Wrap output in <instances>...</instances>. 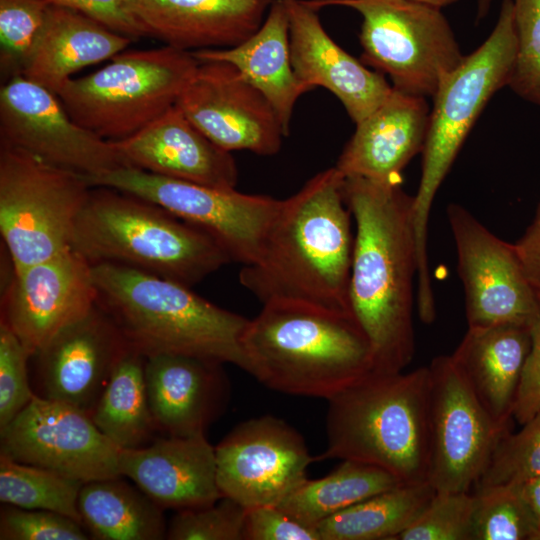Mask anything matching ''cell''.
<instances>
[{"mask_svg":"<svg viewBox=\"0 0 540 540\" xmlns=\"http://www.w3.org/2000/svg\"><path fill=\"white\" fill-rule=\"evenodd\" d=\"M344 196L356 226L350 310L369 340L372 371L401 372L415 353L413 196L400 182L361 177L345 178Z\"/></svg>","mask_w":540,"mask_h":540,"instance_id":"obj_1","label":"cell"},{"mask_svg":"<svg viewBox=\"0 0 540 540\" xmlns=\"http://www.w3.org/2000/svg\"><path fill=\"white\" fill-rule=\"evenodd\" d=\"M344 182L334 166L282 200L258 259L239 273L262 304L289 300L351 312L355 235Z\"/></svg>","mask_w":540,"mask_h":540,"instance_id":"obj_2","label":"cell"},{"mask_svg":"<svg viewBox=\"0 0 540 540\" xmlns=\"http://www.w3.org/2000/svg\"><path fill=\"white\" fill-rule=\"evenodd\" d=\"M242 338L243 370L289 395L330 400L373 370L371 346L350 311L275 300Z\"/></svg>","mask_w":540,"mask_h":540,"instance_id":"obj_3","label":"cell"},{"mask_svg":"<svg viewBox=\"0 0 540 540\" xmlns=\"http://www.w3.org/2000/svg\"><path fill=\"white\" fill-rule=\"evenodd\" d=\"M97 304L127 344L144 357L179 354L244 367L249 319L202 298L191 287L127 266L92 265Z\"/></svg>","mask_w":540,"mask_h":540,"instance_id":"obj_4","label":"cell"},{"mask_svg":"<svg viewBox=\"0 0 540 540\" xmlns=\"http://www.w3.org/2000/svg\"><path fill=\"white\" fill-rule=\"evenodd\" d=\"M430 372L371 371L328 400L321 459L353 460L406 484L428 482Z\"/></svg>","mask_w":540,"mask_h":540,"instance_id":"obj_5","label":"cell"},{"mask_svg":"<svg viewBox=\"0 0 540 540\" xmlns=\"http://www.w3.org/2000/svg\"><path fill=\"white\" fill-rule=\"evenodd\" d=\"M71 248L91 265L127 266L189 287L232 262L198 227L150 201L103 186L92 187Z\"/></svg>","mask_w":540,"mask_h":540,"instance_id":"obj_6","label":"cell"},{"mask_svg":"<svg viewBox=\"0 0 540 540\" xmlns=\"http://www.w3.org/2000/svg\"><path fill=\"white\" fill-rule=\"evenodd\" d=\"M517 58L513 0H503L488 38L450 72L433 96L421 177L413 196L417 281L431 283L427 252L428 222L438 189L480 113L501 88L508 86Z\"/></svg>","mask_w":540,"mask_h":540,"instance_id":"obj_7","label":"cell"},{"mask_svg":"<svg viewBox=\"0 0 540 540\" xmlns=\"http://www.w3.org/2000/svg\"><path fill=\"white\" fill-rule=\"evenodd\" d=\"M57 94L69 116L103 139L130 137L174 106L195 75L192 52L165 45L122 51Z\"/></svg>","mask_w":540,"mask_h":540,"instance_id":"obj_8","label":"cell"},{"mask_svg":"<svg viewBox=\"0 0 540 540\" xmlns=\"http://www.w3.org/2000/svg\"><path fill=\"white\" fill-rule=\"evenodd\" d=\"M91 189L84 174L0 144V233L14 271L71 248Z\"/></svg>","mask_w":540,"mask_h":540,"instance_id":"obj_9","label":"cell"},{"mask_svg":"<svg viewBox=\"0 0 540 540\" xmlns=\"http://www.w3.org/2000/svg\"><path fill=\"white\" fill-rule=\"evenodd\" d=\"M320 10L342 6L362 17V62L387 75L394 89L433 97L463 60L455 34L441 12L415 0H307Z\"/></svg>","mask_w":540,"mask_h":540,"instance_id":"obj_10","label":"cell"},{"mask_svg":"<svg viewBox=\"0 0 540 540\" xmlns=\"http://www.w3.org/2000/svg\"><path fill=\"white\" fill-rule=\"evenodd\" d=\"M92 187L113 188L167 210L209 234L232 262L253 264L259 257L282 200L120 167L87 177Z\"/></svg>","mask_w":540,"mask_h":540,"instance_id":"obj_11","label":"cell"},{"mask_svg":"<svg viewBox=\"0 0 540 540\" xmlns=\"http://www.w3.org/2000/svg\"><path fill=\"white\" fill-rule=\"evenodd\" d=\"M447 217L465 293L468 328L502 324L532 327L540 297L514 244L500 239L467 209L450 204Z\"/></svg>","mask_w":540,"mask_h":540,"instance_id":"obj_12","label":"cell"},{"mask_svg":"<svg viewBox=\"0 0 540 540\" xmlns=\"http://www.w3.org/2000/svg\"><path fill=\"white\" fill-rule=\"evenodd\" d=\"M429 367L430 463L428 482L435 491H471L501 438L450 355Z\"/></svg>","mask_w":540,"mask_h":540,"instance_id":"obj_13","label":"cell"},{"mask_svg":"<svg viewBox=\"0 0 540 540\" xmlns=\"http://www.w3.org/2000/svg\"><path fill=\"white\" fill-rule=\"evenodd\" d=\"M1 452L82 483L120 477L119 453L91 415L34 394L3 429Z\"/></svg>","mask_w":540,"mask_h":540,"instance_id":"obj_14","label":"cell"},{"mask_svg":"<svg viewBox=\"0 0 540 540\" xmlns=\"http://www.w3.org/2000/svg\"><path fill=\"white\" fill-rule=\"evenodd\" d=\"M0 144L87 177L127 167L111 141L77 124L56 94L23 75L1 86Z\"/></svg>","mask_w":540,"mask_h":540,"instance_id":"obj_15","label":"cell"},{"mask_svg":"<svg viewBox=\"0 0 540 540\" xmlns=\"http://www.w3.org/2000/svg\"><path fill=\"white\" fill-rule=\"evenodd\" d=\"M222 497L248 509L278 505L317 460L302 435L284 420L265 415L237 425L215 447Z\"/></svg>","mask_w":540,"mask_h":540,"instance_id":"obj_16","label":"cell"},{"mask_svg":"<svg viewBox=\"0 0 540 540\" xmlns=\"http://www.w3.org/2000/svg\"><path fill=\"white\" fill-rule=\"evenodd\" d=\"M92 265L69 248L18 271L5 282L1 320L34 356L59 331L97 304Z\"/></svg>","mask_w":540,"mask_h":540,"instance_id":"obj_17","label":"cell"},{"mask_svg":"<svg viewBox=\"0 0 540 540\" xmlns=\"http://www.w3.org/2000/svg\"><path fill=\"white\" fill-rule=\"evenodd\" d=\"M185 117L222 149L261 156L279 152L287 136L266 97L232 64L200 62L175 104Z\"/></svg>","mask_w":540,"mask_h":540,"instance_id":"obj_18","label":"cell"},{"mask_svg":"<svg viewBox=\"0 0 540 540\" xmlns=\"http://www.w3.org/2000/svg\"><path fill=\"white\" fill-rule=\"evenodd\" d=\"M129 345L98 305L59 331L38 353L45 398L93 412L110 375Z\"/></svg>","mask_w":540,"mask_h":540,"instance_id":"obj_19","label":"cell"},{"mask_svg":"<svg viewBox=\"0 0 540 540\" xmlns=\"http://www.w3.org/2000/svg\"><path fill=\"white\" fill-rule=\"evenodd\" d=\"M289 18L291 63L297 79L309 91L323 87L359 123L389 95L385 76L367 68L341 48L323 27L318 10L307 0H283Z\"/></svg>","mask_w":540,"mask_h":540,"instance_id":"obj_20","label":"cell"},{"mask_svg":"<svg viewBox=\"0 0 540 540\" xmlns=\"http://www.w3.org/2000/svg\"><path fill=\"white\" fill-rule=\"evenodd\" d=\"M111 142L127 167L217 188L233 189L238 183L231 152L212 142L176 105L134 135Z\"/></svg>","mask_w":540,"mask_h":540,"instance_id":"obj_21","label":"cell"},{"mask_svg":"<svg viewBox=\"0 0 540 540\" xmlns=\"http://www.w3.org/2000/svg\"><path fill=\"white\" fill-rule=\"evenodd\" d=\"M119 470L163 509L205 507L222 498L215 447L205 434L168 435L147 447L121 449Z\"/></svg>","mask_w":540,"mask_h":540,"instance_id":"obj_22","label":"cell"},{"mask_svg":"<svg viewBox=\"0 0 540 540\" xmlns=\"http://www.w3.org/2000/svg\"><path fill=\"white\" fill-rule=\"evenodd\" d=\"M273 0H126L146 36L194 52L236 46L263 23Z\"/></svg>","mask_w":540,"mask_h":540,"instance_id":"obj_23","label":"cell"},{"mask_svg":"<svg viewBox=\"0 0 540 540\" xmlns=\"http://www.w3.org/2000/svg\"><path fill=\"white\" fill-rule=\"evenodd\" d=\"M222 365L179 354L145 357L146 392L157 429L170 436L205 434L229 397Z\"/></svg>","mask_w":540,"mask_h":540,"instance_id":"obj_24","label":"cell"},{"mask_svg":"<svg viewBox=\"0 0 540 540\" xmlns=\"http://www.w3.org/2000/svg\"><path fill=\"white\" fill-rule=\"evenodd\" d=\"M430 111L426 98L392 87L386 99L356 124L335 167L345 178L400 182L402 170L423 150Z\"/></svg>","mask_w":540,"mask_h":540,"instance_id":"obj_25","label":"cell"},{"mask_svg":"<svg viewBox=\"0 0 540 540\" xmlns=\"http://www.w3.org/2000/svg\"><path fill=\"white\" fill-rule=\"evenodd\" d=\"M531 347V327L502 324L468 328L451 354L455 365L497 426L510 430L515 399Z\"/></svg>","mask_w":540,"mask_h":540,"instance_id":"obj_26","label":"cell"},{"mask_svg":"<svg viewBox=\"0 0 540 540\" xmlns=\"http://www.w3.org/2000/svg\"><path fill=\"white\" fill-rule=\"evenodd\" d=\"M131 41L79 12L49 4L22 75L57 95L75 72L111 59Z\"/></svg>","mask_w":540,"mask_h":540,"instance_id":"obj_27","label":"cell"},{"mask_svg":"<svg viewBox=\"0 0 540 540\" xmlns=\"http://www.w3.org/2000/svg\"><path fill=\"white\" fill-rule=\"evenodd\" d=\"M192 54L199 62L224 61L236 67L266 97L289 134L295 105L309 90L292 67L289 18L283 0L272 1L261 26L242 43Z\"/></svg>","mask_w":540,"mask_h":540,"instance_id":"obj_28","label":"cell"},{"mask_svg":"<svg viewBox=\"0 0 540 540\" xmlns=\"http://www.w3.org/2000/svg\"><path fill=\"white\" fill-rule=\"evenodd\" d=\"M121 477V476H120ZM120 477L83 483L78 496L82 524L98 540L166 538L163 508Z\"/></svg>","mask_w":540,"mask_h":540,"instance_id":"obj_29","label":"cell"},{"mask_svg":"<svg viewBox=\"0 0 540 540\" xmlns=\"http://www.w3.org/2000/svg\"><path fill=\"white\" fill-rule=\"evenodd\" d=\"M435 492L429 482L404 483L331 515L316 528L321 540H397Z\"/></svg>","mask_w":540,"mask_h":540,"instance_id":"obj_30","label":"cell"},{"mask_svg":"<svg viewBox=\"0 0 540 540\" xmlns=\"http://www.w3.org/2000/svg\"><path fill=\"white\" fill-rule=\"evenodd\" d=\"M145 357L130 346L116 363L91 418L120 450L142 447L157 427L145 385Z\"/></svg>","mask_w":540,"mask_h":540,"instance_id":"obj_31","label":"cell"},{"mask_svg":"<svg viewBox=\"0 0 540 540\" xmlns=\"http://www.w3.org/2000/svg\"><path fill=\"white\" fill-rule=\"evenodd\" d=\"M328 475L305 479L278 506L309 526L377 493L404 484L391 473L370 464L342 460Z\"/></svg>","mask_w":540,"mask_h":540,"instance_id":"obj_32","label":"cell"},{"mask_svg":"<svg viewBox=\"0 0 540 540\" xmlns=\"http://www.w3.org/2000/svg\"><path fill=\"white\" fill-rule=\"evenodd\" d=\"M82 482L46 468L18 462L0 453V501L66 515L80 523L78 496Z\"/></svg>","mask_w":540,"mask_h":540,"instance_id":"obj_33","label":"cell"},{"mask_svg":"<svg viewBox=\"0 0 540 540\" xmlns=\"http://www.w3.org/2000/svg\"><path fill=\"white\" fill-rule=\"evenodd\" d=\"M473 493L472 540H540L520 484L481 487Z\"/></svg>","mask_w":540,"mask_h":540,"instance_id":"obj_34","label":"cell"},{"mask_svg":"<svg viewBox=\"0 0 540 540\" xmlns=\"http://www.w3.org/2000/svg\"><path fill=\"white\" fill-rule=\"evenodd\" d=\"M513 433H504L474 489L521 484L540 476V411Z\"/></svg>","mask_w":540,"mask_h":540,"instance_id":"obj_35","label":"cell"},{"mask_svg":"<svg viewBox=\"0 0 540 540\" xmlns=\"http://www.w3.org/2000/svg\"><path fill=\"white\" fill-rule=\"evenodd\" d=\"M48 6L45 0H0V71L5 82L22 75Z\"/></svg>","mask_w":540,"mask_h":540,"instance_id":"obj_36","label":"cell"},{"mask_svg":"<svg viewBox=\"0 0 540 540\" xmlns=\"http://www.w3.org/2000/svg\"><path fill=\"white\" fill-rule=\"evenodd\" d=\"M474 505L471 491H436L397 540H472Z\"/></svg>","mask_w":540,"mask_h":540,"instance_id":"obj_37","label":"cell"},{"mask_svg":"<svg viewBox=\"0 0 540 540\" xmlns=\"http://www.w3.org/2000/svg\"><path fill=\"white\" fill-rule=\"evenodd\" d=\"M245 513L246 508L226 497L209 506L178 510L166 539L243 540Z\"/></svg>","mask_w":540,"mask_h":540,"instance_id":"obj_38","label":"cell"},{"mask_svg":"<svg viewBox=\"0 0 540 540\" xmlns=\"http://www.w3.org/2000/svg\"><path fill=\"white\" fill-rule=\"evenodd\" d=\"M517 58L509 87L540 105V0H513Z\"/></svg>","mask_w":540,"mask_h":540,"instance_id":"obj_39","label":"cell"},{"mask_svg":"<svg viewBox=\"0 0 540 540\" xmlns=\"http://www.w3.org/2000/svg\"><path fill=\"white\" fill-rule=\"evenodd\" d=\"M32 355L16 334L0 320V430L7 426L34 396L27 363Z\"/></svg>","mask_w":540,"mask_h":540,"instance_id":"obj_40","label":"cell"},{"mask_svg":"<svg viewBox=\"0 0 540 540\" xmlns=\"http://www.w3.org/2000/svg\"><path fill=\"white\" fill-rule=\"evenodd\" d=\"M82 523L57 512L7 506L1 510V540H87Z\"/></svg>","mask_w":540,"mask_h":540,"instance_id":"obj_41","label":"cell"},{"mask_svg":"<svg viewBox=\"0 0 540 540\" xmlns=\"http://www.w3.org/2000/svg\"><path fill=\"white\" fill-rule=\"evenodd\" d=\"M243 540H321L318 530L289 515L278 505L246 509Z\"/></svg>","mask_w":540,"mask_h":540,"instance_id":"obj_42","label":"cell"},{"mask_svg":"<svg viewBox=\"0 0 540 540\" xmlns=\"http://www.w3.org/2000/svg\"><path fill=\"white\" fill-rule=\"evenodd\" d=\"M48 4L79 12L108 29L132 40L146 36L129 12L126 0H45Z\"/></svg>","mask_w":540,"mask_h":540,"instance_id":"obj_43","label":"cell"},{"mask_svg":"<svg viewBox=\"0 0 540 540\" xmlns=\"http://www.w3.org/2000/svg\"><path fill=\"white\" fill-rule=\"evenodd\" d=\"M540 411V312L531 327V347L518 387L513 418L524 424Z\"/></svg>","mask_w":540,"mask_h":540,"instance_id":"obj_44","label":"cell"},{"mask_svg":"<svg viewBox=\"0 0 540 540\" xmlns=\"http://www.w3.org/2000/svg\"><path fill=\"white\" fill-rule=\"evenodd\" d=\"M514 245L525 272L540 297V204L531 224Z\"/></svg>","mask_w":540,"mask_h":540,"instance_id":"obj_45","label":"cell"},{"mask_svg":"<svg viewBox=\"0 0 540 540\" xmlns=\"http://www.w3.org/2000/svg\"><path fill=\"white\" fill-rule=\"evenodd\" d=\"M520 488L540 531V476L521 483Z\"/></svg>","mask_w":540,"mask_h":540,"instance_id":"obj_46","label":"cell"},{"mask_svg":"<svg viewBox=\"0 0 540 540\" xmlns=\"http://www.w3.org/2000/svg\"><path fill=\"white\" fill-rule=\"evenodd\" d=\"M493 0H476L477 10L476 19H483L489 12Z\"/></svg>","mask_w":540,"mask_h":540,"instance_id":"obj_47","label":"cell"},{"mask_svg":"<svg viewBox=\"0 0 540 540\" xmlns=\"http://www.w3.org/2000/svg\"><path fill=\"white\" fill-rule=\"evenodd\" d=\"M415 1L441 9L443 7L456 3L458 0H415Z\"/></svg>","mask_w":540,"mask_h":540,"instance_id":"obj_48","label":"cell"}]
</instances>
